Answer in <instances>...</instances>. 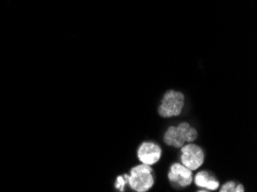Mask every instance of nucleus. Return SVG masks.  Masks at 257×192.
Listing matches in <instances>:
<instances>
[{
    "instance_id": "1",
    "label": "nucleus",
    "mask_w": 257,
    "mask_h": 192,
    "mask_svg": "<svg viewBox=\"0 0 257 192\" xmlns=\"http://www.w3.org/2000/svg\"><path fill=\"white\" fill-rule=\"evenodd\" d=\"M197 138V130L187 122L171 125L164 134V143L174 148H180L187 143H194Z\"/></svg>"
},
{
    "instance_id": "2",
    "label": "nucleus",
    "mask_w": 257,
    "mask_h": 192,
    "mask_svg": "<svg viewBox=\"0 0 257 192\" xmlns=\"http://www.w3.org/2000/svg\"><path fill=\"white\" fill-rule=\"evenodd\" d=\"M155 184L154 169L149 164H138L128 174V185L135 192L149 191Z\"/></svg>"
},
{
    "instance_id": "3",
    "label": "nucleus",
    "mask_w": 257,
    "mask_h": 192,
    "mask_svg": "<svg viewBox=\"0 0 257 192\" xmlns=\"http://www.w3.org/2000/svg\"><path fill=\"white\" fill-rule=\"evenodd\" d=\"M185 95L177 90H169L163 96L161 105L158 107V113L162 117L179 116L185 107Z\"/></svg>"
},
{
    "instance_id": "4",
    "label": "nucleus",
    "mask_w": 257,
    "mask_h": 192,
    "mask_svg": "<svg viewBox=\"0 0 257 192\" xmlns=\"http://www.w3.org/2000/svg\"><path fill=\"white\" fill-rule=\"evenodd\" d=\"M180 151V162L189 168L190 170L195 171L202 167L205 160V153L203 148L196 144L187 143L181 146Z\"/></svg>"
},
{
    "instance_id": "5",
    "label": "nucleus",
    "mask_w": 257,
    "mask_h": 192,
    "mask_svg": "<svg viewBox=\"0 0 257 192\" xmlns=\"http://www.w3.org/2000/svg\"><path fill=\"white\" fill-rule=\"evenodd\" d=\"M170 183L174 187L182 189V187L189 186L193 183V170L184 166L181 162H174L171 164L169 174H167Z\"/></svg>"
},
{
    "instance_id": "6",
    "label": "nucleus",
    "mask_w": 257,
    "mask_h": 192,
    "mask_svg": "<svg viewBox=\"0 0 257 192\" xmlns=\"http://www.w3.org/2000/svg\"><path fill=\"white\" fill-rule=\"evenodd\" d=\"M162 158V147L155 142H143L138 148V159L144 164L157 163Z\"/></svg>"
},
{
    "instance_id": "7",
    "label": "nucleus",
    "mask_w": 257,
    "mask_h": 192,
    "mask_svg": "<svg viewBox=\"0 0 257 192\" xmlns=\"http://www.w3.org/2000/svg\"><path fill=\"white\" fill-rule=\"evenodd\" d=\"M193 182L201 189L198 191H216L220 186L218 178L210 170L197 171L193 177Z\"/></svg>"
},
{
    "instance_id": "8",
    "label": "nucleus",
    "mask_w": 257,
    "mask_h": 192,
    "mask_svg": "<svg viewBox=\"0 0 257 192\" xmlns=\"http://www.w3.org/2000/svg\"><path fill=\"white\" fill-rule=\"evenodd\" d=\"M220 192H243L244 186L235 181H228L220 186Z\"/></svg>"
},
{
    "instance_id": "9",
    "label": "nucleus",
    "mask_w": 257,
    "mask_h": 192,
    "mask_svg": "<svg viewBox=\"0 0 257 192\" xmlns=\"http://www.w3.org/2000/svg\"><path fill=\"white\" fill-rule=\"evenodd\" d=\"M128 184V174L119 176L115 182V189L118 191H124V187Z\"/></svg>"
}]
</instances>
